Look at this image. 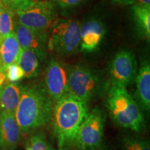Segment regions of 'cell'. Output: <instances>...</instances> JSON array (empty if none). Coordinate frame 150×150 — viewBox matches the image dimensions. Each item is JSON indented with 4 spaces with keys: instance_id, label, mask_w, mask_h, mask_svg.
<instances>
[{
    "instance_id": "cell-1",
    "label": "cell",
    "mask_w": 150,
    "mask_h": 150,
    "mask_svg": "<svg viewBox=\"0 0 150 150\" xmlns=\"http://www.w3.org/2000/svg\"><path fill=\"white\" fill-rule=\"evenodd\" d=\"M54 104L44 83L35 82L22 86L21 97L15 112L20 131L31 132L51 120Z\"/></svg>"
},
{
    "instance_id": "cell-2",
    "label": "cell",
    "mask_w": 150,
    "mask_h": 150,
    "mask_svg": "<svg viewBox=\"0 0 150 150\" xmlns=\"http://www.w3.org/2000/svg\"><path fill=\"white\" fill-rule=\"evenodd\" d=\"M89 112L88 103L65 93L54 104L51 120L59 148L74 142L75 136Z\"/></svg>"
},
{
    "instance_id": "cell-3",
    "label": "cell",
    "mask_w": 150,
    "mask_h": 150,
    "mask_svg": "<svg viewBox=\"0 0 150 150\" xmlns=\"http://www.w3.org/2000/svg\"><path fill=\"white\" fill-rule=\"evenodd\" d=\"M106 106L112 120L118 126L135 132L145 128L142 110L126 88L110 86L106 92Z\"/></svg>"
},
{
    "instance_id": "cell-4",
    "label": "cell",
    "mask_w": 150,
    "mask_h": 150,
    "mask_svg": "<svg viewBox=\"0 0 150 150\" xmlns=\"http://www.w3.org/2000/svg\"><path fill=\"white\" fill-rule=\"evenodd\" d=\"M110 81L97 71L81 64L68 67L67 93L88 103L107 92Z\"/></svg>"
},
{
    "instance_id": "cell-5",
    "label": "cell",
    "mask_w": 150,
    "mask_h": 150,
    "mask_svg": "<svg viewBox=\"0 0 150 150\" xmlns=\"http://www.w3.org/2000/svg\"><path fill=\"white\" fill-rule=\"evenodd\" d=\"M79 22L72 19H56L48 30L47 50L61 56L76 53L80 46Z\"/></svg>"
},
{
    "instance_id": "cell-6",
    "label": "cell",
    "mask_w": 150,
    "mask_h": 150,
    "mask_svg": "<svg viewBox=\"0 0 150 150\" xmlns=\"http://www.w3.org/2000/svg\"><path fill=\"white\" fill-rule=\"evenodd\" d=\"M105 122V112L98 106L95 107L81 125L73 143L80 150L98 149L102 142Z\"/></svg>"
},
{
    "instance_id": "cell-7",
    "label": "cell",
    "mask_w": 150,
    "mask_h": 150,
    "mask_svg": "<svg viewBox=\"0 0 150 150\" xmlns=\"http://www.w3.org/2000/svg\"><path fill=\"white\" fill-rule=\"evenodd\" d=\"M17 22L29 29L48 31L56 18V6L52 1L36 0L16 13Z\"/></svg>"
},
{
    "instance_id": "cell-8",
    "label": "cell",
    "mask_w": 150,
    "mask_h": 150,
    "mask_svg": "<svg viewBox=\"0 0 150 150\" xmlns=\"http://www.w3.org/2000/svg\"><path fill=\"white\" fill-rule=\"evenodd\" d=\"M137 68V61L134 52L130 50H120L108 66L110 84L127 88L136 79Z\"/></svg>"
},
{
    "instance_id": "cell-9",
    "label": "cell",
    "mask_w": 150,
    "mask_h": 150,
    "mask_svg": "<svg viewBox=\"0 0 150 150\" xmlns=\"http://www.w3.org/2000/svg\"><path fill=\"white\" fill-rule=\"evenodd\" d=\"M67 70L63 63L52 59L45 75V87L54 104L67 91Z\"/></svg>"
},
{
    "instance_id": "cell-10",
    "label": "cell",
    "mask_w": 150,
    "mask_h": 150,
    "mask_svg": "<svg viewBox=\"0 0 150 150\" xmlns=\"http://www.w3.org/2000/svg\"><path fill=\"white\" fill-rule=\"evenodd\" d=\"M15 34L22 50H31L35 52L40 61L47 53L48 31H36L17 23Z\"/></svg>"
},
{
    "instance_id": "cell-11",
    "label": "cell",
    "mask_w": 150,
    "mask_h": 150,
    "mask_svg": "<svg viewBox=\"0 0 150 150\" xmlns=\"http://www.w3.org/2000/svg\"><path fill=\"white\" fill-rule=\"evenodd\" d=\"M106 33L104 24L98 20H89L80 28L79 50L84 53H91L98 50Z\"/></svg>"
},
{
    "instance_id": "cell-12",
    "label": "cell",
    "mask_w": 150,
    "mask_h": 150,
    "mask_svg": "<svg viewBox=\"0 0 150 150\" xmlns=\"http://www.w3.org/2000/svg\"><path fill=\"white\" fill-rule=\"evenodd\" d=\"M1 142L0 149L16 150L21 138V131L15 115L0 109Z\"/></svg>"
},
{
    "instance_id": "cell-13",
    "label": "cell",
    "mask_w": 150,
    "mask_h": 150,
    "mask_svg": "<svg viewBox=\"0 0 150 150\" xmlns=\"http://www.w3.org/2000/svg\"><path fill=\"white\" fill-rule=\"evenodd\" d=\"M136 91L135 100L140 109L145 112L150 110V65L148 61H143L137 72Z\"/></svg>"
},
{
    "instance_id": "cell-14",
    "label": "cell",
    "mask_w": 150,
    "mask_h": 150,
    "mask_svg": "<svg viewBox=\"0 0 150 150\" xmlns=\"http://www.w3.org/2000/svg\"><path fill=\"white\" fill-rule=\"evenodd\" d=\"M21 51L15 33L0 41V65L5 72L10 65L18 62Z\"/></svg>"
},
{
    "instance_id": "cell-15",
    "label": "cell",
    "mask_w": 150,
    "mask_h": 150,
    "mask_svg": "<svg viewBox=\"0 0 150 150\" xmlns=\"http://www.w3.org/2000/svg\"><path fill=\"white\" fill-rule=\"evenodd\" d=\"M22 89L18 82L4 84L0 88V109L15 115Z\"/></svg>"
},
{
    "instance_id": "cell-16",
    "label": "cell",
    "mask_w": 150,
    "mask_h": 150,
    "mask_svg": "<svg viewBox=\"0 0 150 150\" xmlns=\"http://www.w3.org/2000/svg\"><path fill=\"white\" fill-rule=\"evenodd\" d=\"M17 63L22 69L25 78L33 79L40 74V60L32 50H22Z\"/></svg>"
},
{
    "instance_id": "cell-17",
    "label": "cell",
    "mask_w": 150,
    "mask_h": 150,
    "mask_svg": "<svg viewBox=\"0 0 150 150\" xmlns=\"http://www.w3.org/2000/svg\"><path fill=\"white\" fill-rule=\"evenodd\" d=\"M131 11L137 31L148 42L150 39V6L132 5Z\"/></svg>"
},
{
    "instance_id": "cell-18",
    "label": "cell",
    "mask_w": 150,
    "mask_h": 150,
    "mask_svg": "<svg viewBox=\"0 0 150 150\" xmlns=\"http://www.w3.org/2000/svg\"><path fill=\"white\" fill-rule=\"evenodd\" d=\"M17 23L16 13L1 5L0 11V41L15 33Z\"/></svg>"
},
{
    "instance_id": "cell-19",
    "label": "cell",
    "mask_w": 150,
    "mask_h": 150,
    "mask_svg": "<svg viewBox=\"0 0 150 150\" xmlns=\"http://www.w3.org/2000/svg\"><path fill=\"white\" fill-rule=\"evenodd\" d=\"M123 150H150L149 140L137 136H126L122 140Z\"/></svg>"
},
{
    "instance_id": "cell-20",
    "label": "cell",
    "mask_w": 150,
    "mask_h": 150,
    "mask_svg": "<svg viewBox=\"0 0 150 150\" xmlns=\"http://www.w3.org/2000/svg\"><path fill=\"white\" fill-rule=\"evenodd\" d=\"M27 148L30 150H50L45 138L41 134L33 135L30 138Z\"/></svg>"
},
{
    "instance_id": "cell-21",
    "label": "cell",
    "mask_w": 150,
    "mask_h": 150,
    "mask_svg": "<svg viewBox=\"0 0 150 150\" xmlns=\"http://www.w3.org/2000/svg\"><path fill=\"white\" fill-rule=\"evenodd\" d=\"M36 0H1L4 6L6 7L15 13L34 2Z\"/></svg>"
},
{
    "instance_id": "cell-22",
    "label": "cell",
    "mask_w": 150,
    "mask_h": 150,
    "mask_svg": "<svg viewBox=\"0 0 150 150\" xmlns=\"http://www.w3.org/2000/svg\"><path fill=\"white\" fill-rule=\"evenodd\" d=\"M6 80L11 83H16L18 82L22 79L24 77V73L22 69L18 65V63H14L10 65L6 70Z\"/></svg>"
},
{
    "instance_id": "cell-23",
    "label": "cell",
    "mask_w": 150,
    "mask_h": 150,
    "mask_svg": "<svg viewBox=\"0 0 150 150\" xmlns=\"http://www.w3.org/2000/svg\"><path fill=\"white\" fill-rule=\"evenodd\" d=\"M85 0H52L58 8L63 10L75 8L81 4Z\"/></svg>"
},
{
    "instance_id": "cell-24",
    "label": "cell",
    "mask_w": 150,
    "mask_h": 150,
    "mask_svg": "<svg viewBox=\"0 0 150 150\" xmlns=\"http://www.w3.org/2000/svg\"><path fill=\"white\" fill-rule=\"evenodd\" d=\"M129 5H140L150 6V0H129Z\"/></svg>"
},
{
    "instance_id": "cell-25",
    "label": "cell",
    "mask_w": 150,
    "mask_h": 150,
    "mask_svg": "<svg viewBox=\"0 0 150 150\" xmlns=\"http://www.w3.org/2000/svg\"><path fill=\"white\" fill-rule=\"evenodd\" d=\"M6 81V76L5 71L3 70L1 67V65H0V88L2 86Z\"/></svg>"
},
{
    "instance_id": "cell-26",
    "label": "cell",
    "mask_w": 150,
    "mask_h": 150,
    "mask_svg": "<svg viewBox=\"0 0 150 150\" xmlns=\"http://www.w3.org/2000/svg\"><path fill=\"white\" fill-rule=\"evenodd\" d=\"M112 3L117 4L129 5V0H111Z\"/></svg>"
},
{
    "instance_id": "cell-27",
    "label": "cell",
    "mask_w": 150,
    "mask_h": 150,
    "mask_svg": "<svg viewBox=\"0 0 150 150\" xmlns=\"http://www.w3.org/2000/svg\"><path fill=\"white\" fill-rule=\"evenodd\" d=\"M50 150H65V149H63V148H59L58 149H54V148L50 147Z\"/></svg>"
},
{
    "instance_id": "cell-28",
    "label": "cell",
    "mask_w": 150,
    "mask_h": 150,
    "mask_svg": "<svg viewBox=\"0 0 150 150\" xmlns=\"http://www.w3.org/2000/svg\"><path fill=\"white\" fill-rule=\"evenodd\" d=\"M1 122H0V142H1Z\"/></svg>"
},
{
    "instance_id": "cell-29",
    "label": "cell",
    "mask_w": 150,
    "mask_h": 150,
    "mask_svg": "<svg viewBox=\"0 0 150 150\" xmlns=\"http://www.w3.org/2000/svg\"><path fill=\"white\" fill-rule=\"evenodd\" d=\"M1 5H2V4H1V0H0V11H1Z\"/></svg>"
},
{
    "instance_id": "cell-30",
    "label": "cell",
    "mask_w": 150,
    "mask_h": 150,
    "mask_svg": "<svg viewBox=\"0 0 150 150\" xmlns=\"http://www.w3.org/2000/svg\"><path fill=\"white\" fill-rule=\"evenodd\" d=\"M99 150H107V149H104V148H100V149H99Z\"/></svg>"
},
{
    "instance_id": "cell-31",
    "label": "cell",
    "mask_w": 150,
    "mask_h": 150,
    "mask_svg": "<svg viewBox=\"0 0 150 150\" xmlns=\"http://www.w3.org/2000/svg\"><path fill=\"white\" fill-rule=\"evenodd\" d=\"M27 150H30L29 149H28V148H27Z\"/></svg>"
}]
</instances>
